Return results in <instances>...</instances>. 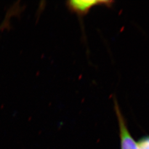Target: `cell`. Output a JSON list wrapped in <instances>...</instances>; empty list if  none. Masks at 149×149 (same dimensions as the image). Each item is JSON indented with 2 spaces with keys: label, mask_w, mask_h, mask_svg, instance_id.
<instances>
[{
  "label": "cell",
  "mask_w": 149,
  "mask_h": 149,
  "mask_svg": "<svg viewBox=\"0 0 149 149\" xmlns=\"http://www.w3.org/2000/svg\"><path fill=\"white\" fill-rule=\"evenodd\" d=\"M114 1L111 0H72L67 2V5L71 11L79 16L87 15L91 9L96 6H104L111 7Z\"/></svg>",
  "instance_id": "1"
},
{
  "label": "cell",
  "mask_w": 149,
  "mask_h": 149,
  "mask_svg": "<svg viewBox=\"0 0 149 149\" xmlns=\"http://www.w3.org/2000/svg\"><path fill=\"white\" fill-rule=\"evenodd\" d=\"M114 103L115 111L117 116L119 126L121 139V148L122 149H139L138 144L134 140L128 131L124 118L123 116L117 101L115 98L114 99Z\"/></svg>",
  "instance_id": "2"
},
{
  "label": "cell",
  "mask_w": 149,
  "mask_h": 149,
  "mask_svg": "<svg viewBox=\"0 0 149 149\" xmlns=\"http://www.w3.org/2000/svg\"><path fill=\"white\" fill-rule=\"evenodd\" d=\"M137 144L139 149H149V136L140 139Z\"/></svg>",
  "instance_id": "3"
}]
</instances>
